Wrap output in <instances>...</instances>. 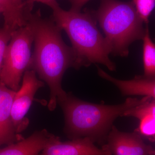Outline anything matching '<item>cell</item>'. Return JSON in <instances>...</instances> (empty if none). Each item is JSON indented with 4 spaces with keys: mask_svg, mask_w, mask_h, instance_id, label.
Returning a JSON list of instances; mask_svg holds the SVG:
<instances>
[{
    "mask_svg": "<svg viewBox=\"0 0 155 155\" xmlns=\"http://www.w3.org/2000/svg\"><path fill=\"white\" fill-rule=\"evenodd\" d=\"M12 2L18 8L24 11V5L23 0H12Z\"/></svg>",
    "mask_w": 155,
    "mask_h": 155,
    "instance_id": "19",
    "label": "cell"
},
{
    "mask_svg": "<svg viewBox=\"0 0 155 155\" xmlns=\"http://www.w3.org/2000/svg\"><path fill=\"white\" fill-rule=\"evenodd\" d=\"M16 92L0 82V147L23 139L16 133L11 118V108Z\"/></svg>",
    "mask_w": 155,
    "mask_h": 155,
    "instance_id": "9",
    "label": "cell"
},
{
    "mask_svg": "<svg viewBox=\"0 0 155 155\" xmlns=\"http://www.w3.org/2000/svg\"><path fill=\"white\" fill-rule=\"evenodd\" d=\"M150 98H153L128 97L122 104L108 105L87 102L69 93L58 104L64 112V131L69 138L87 137L102 146L116 118L123 116L128 109Z\"/></svg>",
    "mask_w": 155,
    "mask_h": 155,
    "instance_id": "3",
    "label": "cell"
},
{
    "mask_svg": "<svg viewBox=\"0 0 155 155\" xmlns=\"http://www.w3.org/2000/svg\"><path fill=\"white\" fill-rule=\"evenodd\" d=\"M102 147L112 155H155V150L146 144L137 132H122L113 125Z\"/></svg>",
    "mask_w": 155,
    "mask_h": 155,
    "instance_id": "7",
    "label": "cell"
},
{
    "mask_svg": "<svg viewBox=\"0 0 155 155\" xmlns=\"http://www.w3.org/2000/svg\"><path fill=\"white\" fill-rule=\"evenodd\" d=\"M26 17L33 31L35 45L31 69L47 84L50 90L48 107L53 111L67 96L61 83L66 70L73 67V52L64 42L62 30L52 18H43L39 10L28 13Z\"/></svg>",
    "mask_w": 155,
    "mask_h": 155,
    "instance_id": "1",
    "label": "cell"
},
{
    "mask_svg": "<svg viewBox=\"0 0 155 155\" xmlns=\"http://www.w3.org/2000/svg\"><path fill=\"white\" fill-rule=\"evenodd\" d=\"M143 62L144 75L150 78H155V45L151 38L149 29L147 25L142 38Z\"/></svg>",
    "mask_w": 155,
    "mask_h": 155,
    "instance_id": "13",
    "label": "cell"
},
{
    "mask_svg": "<svg viewBox=\"0 0 155 155\" xmlns=\"http://www.w3.org/2000/svg\"><path fill=\"white\" fill-rule=\"evenodd\" d=\"M15 30L5 26L0 28V72L2 67L6 48Z\"/></svg>",
    "mask_w": 155,
    "mask_h": 155,
    "instance_id": "16",
    "label": "cell"
},
{
    "mask_svg": "<svg viewBox=\"0 0 155 155\" xmlns=\"http://www.w3.org/2000/svg\"><path fill=\"white\" fill-rule=\"evenodd\" d=\"M0 8L5 27L16 30L27 23L25 12L16 7L12 0H0Z\"/></svg>",
    "mask_w": 155,
    "mask_h": 155,
    "instance_id": "12",
    "label": "cell"
},
{
    "mask_svg": "<svg viewBox=\"0 0 155 155\" xmlns=\"http://www.w3.org/2000/svg\"><path fill=\"white\" fill-rule=\"evenodd\" d=\"M139 16L144 23L147 24L149 19L155 6V0H132Z\"/></svg>",
    "mask_w": 155,
    "mask_h": 155,
    "instance_id": "15",
    "label": "cell"
},
{
    "mask_svg": "<svg viewBox=\"0 0 155 155\" xmlns=\"http://www.w3.org/2000/svg\"><path fill=\"white\" fill-rule=\"evenodd\" d=\"M139 125L137 132L142 137H144L151 142L155 139V113H150L142 116L138 119Z\"/></svg>",
    "mask_w": 155,
    "mask_h": 155,
    "instance_id": "14",
    "label": "cell"
},
{
    "mask_svg": "<svg viewBox=\"0 0 155 155\" xmlns=\"http://www.w3.org/2000/svg\"><path fill=\"white\" fill-rule=\"evenodd\" d=\"M33 42V31L27 22L13 32L6 48L0 72V82L14 91L20 88L25 71L31 69Z\"/></svg>",
    "mask_w": 155,
    "mask_h": 155,
    "instance_id": "5",
    "label": "cell"
},
{
    "mask_svg": "<svg viewBox=\"0 0 155 155\" xmlns=\"http://www.w3.org/2000/svg\"><path fill=\"white\" fill-rule=\"evenodd\" d=\"M36 74L32 69L25 71L22 77V85L16 91L13 100L11 118L14 129L18 134L28 126L29 121L25 116L37 91L45 85L44 83L38 78Z\"/></svg>",
    "mask_w": 155,
    "mask_h": 155,
    "instance_id": "6",
    "label": "cell"
},
{
    "mask_svg": "<svg viewBox=\"0 0 155 155\" xmlns=\"http://www.w3.org/2000/svg\"><path fill=\"white\" fill-rule=\"evenodd\" d=\"M71 3V8L70 10L74 11H81L84 5L90 0H69Z\"/></svg>",
    "mask_w": 155,
    "mask_h": 155,
    "instance_id": "18",
    "label": "cell"
},
{
    "mask_svg": "<svg viewBox=\"0 0 155 155\" xmlns=\"http://www.w3.org/2000/svg\"><path fill=\"white\" fill-rule=\"evenodd\" d=\"M91 12L114 55L127 57L130 45L144 36V22L132 2L101 0L98 9Z\"/></svg>",
    "mask_w": 155,
    "mask_h": 155,
    "instance_id": "4",
    "label": "cell"
},
{
    "mask_svg": "<svg viewBox=\"0 0 155 155\" xmlns=\"http://www.w3.org/2000/svg\"><path fill=\"white\" fill-rule=\"evenodd\" d=\"M97 67L100 77L115 84L123 95L143 96L155 99V78H150L143 75H137L131 80H119L112 77L98 66Z\"/></svg>",
    "mask_w": 155,
    "mask_h": 155,
    "instance_id": "11",
    "label": "cell"
},
{
    "mask_svg": "<svg viewBox=\"0 0 155 155\" xmlns=\"http://www.w3.org/2000/svg\"><path fill=\"white\" fill-rule=\"evenodd\" d=\"M59 137L46 129L38 130L27 138L0 149V155H38Z\"/></svg>",
    "mask_w": 155,
    "mask_h": 155,
    "instance_id": "10",
    "label": "cell"
},
{
    "mask_svg": "<svg viewBox=\"0 0 155 155\" xmlns=\"http://www.w3.org/2000/svg\"><path fill=\"white\" fill-rule=\"evenodd\" d=\"M53 1L54 0H27L25 2H24V11L26 12H31L35 3H41L48 5Z\"/></svg>",
    "mask_w": 155,
    "mask_h": 155,
    "instance_id": "17",
    "label": "cell"
},
{
    "mask_svg": "<svg viewBox=\"0 0 155 155\" xmlns=\"http://www.w3.org/2000/svg\"><path fill=\"white\" fill-rule=\"evenodd\" d=\"M48 6L52 10L53 21L61 30L65 31L72 44L73 68L79 69L99 64L110 71L116 70V65L109 58L110 48L99 30L91 11H65L56 0Z\"/></svg>",
    "mask_w": 155,
    "mask_h": 155,
    "instance_id": "2",
    "label": "cell"
},
{
    "mask_svg": "<svg viewBox=\"0 0 155 155\" xmlns=\"http://www.w3.org/2000/svg\"><path fill=\"white\" fill-rule=\"evenodd\" d=\"M1 14H2V11L1 8H0V15H1Z\"/></svg>",
    "mask_w": 155,
    "mask_h": 155,
    "instance_id": "20",
    "label": "cell"
},
{
    "mask_svg": "<svg viewBox=\"0 0 155 155\" xmlns=\"http://www.w3.org/2000/svg\"><path fill=\"white\" fill-rule=\"evenodd\" d=\"M38 155H112L105 149L99 148L90 139L84 137L62 142L60 137L48 145Z\"/></svg>",
    "mask_w": 155,
    "mask_h": 155,
    "instance_id": "8",
    "label": "cell"
}]
</instances>
